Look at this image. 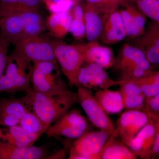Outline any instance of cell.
<instances>
[{
	"label": "cell",
	"mask_w": 159,
	"mask_h": 159,
	"mask_svg": "<svg viewBox=\"0 0 159 159\" xmlns=\"http://www.w3.org/2000/svg\"><path fill=\"white\" fill-rule=\"evenodd\" d=\"M26 92L23 98L27 106L48 128L77 103V93L69 89L45 93L37 92L31 87Z\"/></svg>",
	"instance_id": "cell-1"
},
{
	"label": "cell",
	"mask_w": 159,
	"mask_h": 159,
	"mask_svg": "<svg viewBox=\"0 0 159 159\" xmlns=\"http://www.w3.org/2000/svg\"><path fill=\"white\" fill-rule=\"evenodd\" d=\"M33 64L14 49L8 56L6 70L0 80V93H15L31 87Z\"/></svg>",
	"instance_id": "cell-2"
},
{
	"label": "cell",
	"mask_w": 159,
	"mask_h": 159,
	"mask_svg": "<svg viewBox=\"0 0 159 159\" xmlns=\"http://www.w3.org/2000/svg\"><path fill=\"white\" fill-rule=\"evenodd\" d=\"M31 78L32 88L40 93H55L68 89L57 61L34 62Z\"/></svg>",
	"instance_id": "cell-3"
},
{
	"label": "cell",
	"mask_w": 159,
	"mask_h": 159,
	"mask_svg": "<svg viewBox=\"0 0 159 159\" xmlns=\"http://www.w3.org/2000/svg\"><path fill=\"white\" fill-rule=\"evenodd\" d=\"M56 61L71 86H77L80 70L84 63L83 55L76 44L51 40Z\"/></svg>",
	"instance_id": "cell-4"
},
{
	"label": "cell",
	"mask_w": 159,
	"mask_h": 159,
	"mask_svg": "<svg viewBox=\"0 0 159 159\" xmlns=\"http://www.w3.org/2000/svg\"><path fill=\"white\" fill-rule=\"evenodd\" d=\"M111 135L102 130L87 132L72 144L68 159H100L102 151Z\"/></svg>",
	"instance_id": "cell-5"
},
{
	"label": "cell",
	"mask_w": 159,
	"mask_h": 159,
	"mask_svg": "<svg viewBox=\"0 0 159 159\" xmlns=\"http://www.w3.org/2000/svg\"><path fill=\"white\" fill-rule=\"evenodd\" d=\"M76 93L77 103L81 107L93 125L99 130L112 134L116 126L96 100L92 90L80 87Z\"/></svg>",
	"instance_id": "cell-6"
},
{
	"label": "cell",
	"mask_w": 159,
	"mask_h": 159,
	"mask_svg": "<svg viewBox=\"0 0 159 159\" xmlns=\"http://www.w3.org/2000/svg\"><path fill=\"white\" fill-rule=\"evenodd\" d=\"M86 119L78 111L70 110L57 119L46 132L50 137H65L77 139L89 131Z\"/></svg>",
	"instance_id": "cell-7"
},
{
	"label": "cell",
	"mask_w": 159,
	"mask_h": 159,
	"mask_svg": "<svg viewBox=\"0 0 159 159\" xmlns=\"http://www.w3.org/2000/svg\"><path fill=\"white\" fill-rule=\"evenodd\" d=\"M14 45L15 50L33 63L57 61L51 40L40 35L22 37Z\"/></svg>",
	"instance_id": "cell-8"
},
{
	"label": "cell",
	"mask_w": 159,
	"mask_h": 159,
	"mask_svg": "<svg viewBox=\"0 0 159 159\" xmlns=\"http://www.w3.org/2000/svg\"><path fill=\"white\" fill-rule=\"evenodd\" d=\"M148 122L149 118L145 111L127 110L117 121L114 132L117 138L129 147L134 138Z\"/></svg>",
	"instance_id": "cell-9"
},
{
	"label": "cell",
	"mask_w": 159,
	"mask_h": 159,
	"mask_svg": "<svg viewBox=\"0 0 159 159\" xmlns=\"http://www.w3.org/2000/svg\"><path fill=\"white\" fill-rule=\"evenodd\" d=\"M81 67L77 79V87H82L89 89H109L120 85L125 80H114L109 76L105 69L94 63H87Z\"/></svg>",
	"instance_id": "cell-10"
},
{
	"label": "cell",
	"mask_w": 159,
	"mask_h": 159,
	"mask_svg": "<svg viewBox=\"0 0 159 159\" xmlns=\"http://www.w3.org/2000/svg\"><path fill=\"white\" fill-rule=\"evenodd\" d=\"M76 45L83 55L84 63L96 64L104 69L110 68L115 64L116 59L112 50L101 45L97 41Z\"/></svg>",
	"instance_id": "cell-11"
},
{
	"label": "cell",
	"mask_w": 159,
	"mask_h": 159,
	"mask_svg": "<svg viewBox=\"0 0 159 159\" xmlns=\"http://www.w3.org/2000/svg\"><path fill=\"white\" fill-rule=\"evenodd\" d=\"M135 39V46L144 52L150 63L159 66V23L152 21L143 34Z\"/></svg>",
	"instance_id": "cell-12"
},
{
	"label": "cell",
	"mask_w": 159,
	"mask_h": 159,
	"mask_svg": "<svg viewBox=\"0 0 159 159\" xmlns=\"http://www.w3.org/2000/svg\"><path fill=\"white\" fill-rule=\"evenodd\" d=\"M119 10L122 16L126 36L137 38L141 36L146 29V17L134 5L125 0Z\"/></svg>",
	"instance_id": "cell-13"
},
{
	"label": "cell",
	"mask_w": 159,
	"mask_h": 159,
	"mask_svg": "<svg viewBox=\"0 0 159 159\" xmlns=\"http://www.w3.org/2000/svg\"><path fill=\"white\" fill-rule=\"evenodd\" d=\"M114 66L121 72L130 67L137 66L146 71L153 70V66L148 61L144 52L136 46L129 44H125L122 47Z\"/></svg>",
	"instance_id": "cell-14"
},
{
	"label": "cell",
	"mask_w": 159,
	"mask_h": 159,
	"mask_svg": "<svg viewBox=\"0 0 159 159\" xmlns=\"http://www.w3.org/2000/svg\"><path fill=\"white\" fill-rule=\"evenodd\" d=\"M103 20V27L99 38L103 43L113 44L124 39L126 31L121 13L116 10L108 14Z\"/></svg>",
	"instance_id": "cell-15"
},
{
	"label": "cell",
	"mask_w": 159,
	"mask_h": 159,
	"mask_svg": "<svg viewBox=\"0 0 159 159\" xmlns=\"http://www.w3.org/2000/svg\"><path fill=\"white\" fill-rule=\"evenodd\" d=\"M29 111L24 98H0V126L19 125L23 115Z\"/></svg>",
	"instance_id": "cell-16"
},
{
	"label": "cell",
	"mask_w": 159,
	"mask_h": 159,
	"mask_svg": "<svg viewBox=\"0 0 159 159\" xmlns=\"http://www.w3.org/2000/svg\"><path fill=\"white\" fill-rule=\"evenodd\" d=\"M156 129L152 122L148 123L142 129L131 142L129 148L137 157L151 159L156 139Z\"/></svg>",
	"instance_id": "cell-17"
},
{
	"label": "cell",
	"mask_w": 159,
	"mask_h": 159,
	"mask_svg": "<svg viewBox=\"0 0 159 159\" xmlns=\"http://www.w3.org/2000/svg\"><path fill=\"white\" fill-rule=\"evenodd\" d=\"M40 136L30 133L19 125L0 126V143L18 146L33 145Z\"/></svg>",
	"instance_id": "cell-18"
},
{
	"label": "cell",
	"mask_w": 159,
	"mask_h": 159,
	"mask_svg": "<svg viewBox=\"0 0 159 159\" xmlns=\"http://www.w3.org/2000/svg\"><path fill=\"white\" fill-rule=\"evenodd\" d=\"M26 25L23 11L0 17L1 34L13 44L23 37Z\"/></svg>",
	"instance_id": "cell-19"
},
{
	"label": "cell",
	"mask_w": 159,
	"mask_h": 159,
	"mask_svg": "<svg viewBox=\"0 0 159 159\" xmlns=\"http://www.w3.org/2000/svg\"><path fill=\"white\" fill-rule=\"evenodd\" d=\"M45 149L42 146H18L0 143V159L46 158Z\"/></svg>",
	"instance_id": "cell-20"
},
{
	"label": "cell",
	"mask_w": 159,
	"mask_h": 159,
	"mask_svg": "<svg viewBox=\"0 0 159 159\" xmlns=\"http://www.w3.org/2000/svg\"><path fill=\"white\" fill-rule=\"evenodd\" d=\"M120 86L124 108L144 110L145 97L139 85L133 80H128Z\"/></svg>",
	"instance_id": "cell-21"
},
{
	"label": "cell",
	"mask_w": 159,
	"mask_h": 159,
	"mask_svg": "<svg viewBox=\"0 0 159 159\" xmlns=\"http://www.w3.org/2000/svg\"><path fill=\"white\" fill-rule=\"evenodd\" d=\"M96 100L107 114H118L124 109L120 91L109 89H99L94 94Z\"/></svg>",
	"instance_id": "cell-22"
},
{
	"label": "cell",
	"mask_w": 159,
	"mask_h": 159,
	"mask_svg": "<svg viewBox=\"0 0 159 159\" xmlns=\"http://www.w3.org/2000/svg\"><path fill=\"white\" fill-rule=\"evenodd\" d=\"M117 136L113 133L103 148L100 159H136V156L122 142L116 141Z\"/></svg>",
	"instance_id": "cell-23"
},
{
	"label": "cell",
	"mask_w": 159,
	"mask_h": 159,
	"mask_svg": "<svg viewBox=\"0 0 159 159\" xmlns=\"http://www.w3.org/2000/svg\"><path fill=\"white\" fill-rule=\"evenodd\" d=\"M86 36L89 42L95 41L101 35L103 20L99 13L92 6L86 4L84 6Z\"/></svg>",
	"instance_id": "cell-24"
},
{
	"label": "cell",
	"mask_w": 159,
	"mask_h": 159,
	"mask_svg": "<svg viewBox=\"0 0 159 159\" xmlns=\"http://www.w3.org/2000/svg\"><path fill=\"white\" fill-rule=\"evenodd\" d=\"M72 20L70 10L53 12L46 20V27L55 37L61 38L69 32Z\"/></svg>",
	"instance_id": "cell-25"
},
{
	"label": "cell",
	"mask_w": 159,
	"mask_h": 159,
	"mask_svg": "<svg viewBox=\"0 0 159 159\" xmlns=\"http://www.w3.org/2000/svg\"><path fill=\"white\" fill-rule=\"evenodd\" d=\"M42 0H0V17L29 11H39Z\"/></svg>",
	"instance_id": "cell-26"
},
{
	"label": "cell",
	"mask_w": 159,
	"mask_h": 159,
	"mask_svg": "<svg viewBox=\"0 0 159 159\" xmlns=\"http://www.w3.org/2000/svg\"><path fill=\"white\" fill-rule=\"evenodd\" d=\"M133 81L139 85L145 98H152L159 94V70L152 71L145 77Z\"/></svg>",
	"instance_id": "cell-27"
},
{
	"label": "cell",
	"mask_w": 159,
	"mask_h": 159,
	"mask_svg": "<svg viewBox=\"0 0 159 159\" xmlns=\"http://www.w3.org/2000/svg\"><path fill=\"white\" fill-rule=\"evenodd\" d=\"M19 125L26 131L40 136L48 129L36 114L29 111L23 115L20 120Z\"/></svg>",
	"instance_id": "cell-28"
},
{
	"label": "cell",
	"mask_w": 159,
	"mask_h": 159,
	"mask_svg": "<svg viewBox=\"0 0 159 159\" xmlns=\"http://www.w3.org/2000/svg\"><path fill=\"white\" fill-rule=\"evenodd\" d=\"M131 3L146 17L159 23V0H126Z\"/></svg>",
	"instance_id": "cell-29"
},
{
	"label": "cell",
	"mask_w": 159,
	"mask_h": 159,
	"mask_svg": "<svg viewBox=\"0 0 159 159\" xmlns=\"http://www.w3.org/2000/svg\"><path fill=\"white\" fill-rule=\"evenodd\" d=\"M48 9L53 12L70 11L75 0H43Z\"/></svg>",
	"instance_id": "cell-30"
},
{
	"label": "cell",
	"mask_w": 159,
	"mask_h": 159,
	"mask_svg": "<svg viewBox=\"0 0 159 159\" xmlns=\"http://www.w3.org/2000/svg\"><path fill=\"white\" fill-rule=\"evenodd\" d=\"M148 115L149 120L152 122L156 129V139L152 148L151 159H159V114L144 110Z\"/></svg>",
	"instance_id": "cell-31"
},
{
	"label": "cell",
	"mask_w": 159,
	"mask_h": 159,
	"mask_svg": "<svg viewBox=\"0 0 159 159\" xmlns=\"http://www.w3.org/2000/svg\"><path fill=\"white\" fill-rule=\"evenodd\" d=\"M11 43L4 37L1 33L0 35V80L6 70L8 61V51Z\"/></svg>",
	"instance_id": "cell-32"
},
{
	"label": "cell",
	"mask_w": 159,
	"mask_h": 159,
	"mask_svg": "<svg viewBox=\"0 0 159 159\" xmlns=\"http://www.w3.org/2000/svg\"><path fill=\"white\" fill-rule=\"evenodd\" d=\"M74 38L77 40L82 39L86 36V29L84 20L72 18L70 31Z\"/></svg>",
	"instance_id": "cell-33"
},
{
	"label": "cell",
	"mask_w": 159,
	"mask_h": 159,
	"mask_svg": "<svg viewBox=\"0 0 159 159\" xmlns=\"http://www.w3.org/2000/svg\"><path fill=\"white\" fill-rule=\"evenodd\" d=\"M46 28V22L27 25L25 27L22 37L39 36Z\"/></svg>",
	"instance_id": "cell-34"
},
{
	"label": "cell",
	"mask_w": 159,
	"mask_h": 159,
	"mask_svg": "<svg viewBox=\"0 0 159 159\" xmlns=\"http://www.w3.org/2000/svg\"><path fill=\"white\" fill-rule=\"evenodd\" d=\"M125 2V0H103L100 13L106 15L116 11Z\"/></svg>",
	"instance_id": "cell-35"
},
{
	"label": "cell",
	"mask_w": 159,
	"mask_h": 159,
	"mask_svg": "<svg viewBox=\"0 0 159 159\" xmlns=\"http://www.w3.org/2000/svg\"><path fill=\"white\" fill-rule=\"evenodd\" d=\"M144 110L159 114V94L152 98H145Z\"/></svg>",
	"instance_id": "cell-36"
},
{
	"label": "cell",
	"mask_w": 159,
	"mask_h": 159,
	"mask_svg": "<svg viewBox=\"0 0 159 159\" xmlns=\"http://www.w3.org/2000/svg\"><path fill=\"white\" fill-rule=\"evenodd\" d=\"M72 18L84 20V6L76 2L70 10Z\"/></svg>",
	"instance_id": "cell-37"
},
{
	"label": "cell",
	"mask_w": 159,
	"mask_h": 159,
	"mask_svg": "<svg viewBox=\"0 0 159 159\" xmlns=\"http://www.w3.org/2000/svg\"><path fill=\"white\" fill-rule=\"evenodd\" d=\"M85 1L87 4L92 6L100 13L103 0H85Z\"/></svg>",
	"instance_id": "cell-38"
},
{
	"label": "cell",
	"mask_w": 159,
	"mask_h": 159,
	"mask_svg": "<svg viewBox=\"0 0 159 159\" xmlns=\"http://www.w3.org/2000/svg\"><path fill=\"white\" fill-rule=\"evenodd\" d=\"M0 31H1V30H0ZM0 35H1V33H0Z\"/></svg>",
	"instance_id": "cell-39"
}]
</instances>
